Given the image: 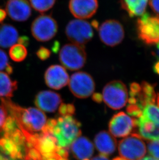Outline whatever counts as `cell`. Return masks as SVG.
<instances>
[{"label":"cell","mask_w":159,"mask_h":160,"mask_svg":"<svg viewBox=\"0 0 159 160\" xmlns=\"http://www.w3.org/2000/svg\"><path fill=\"white\" fill-rule=\"evenodd\" d=\"M2 105L14 118L26 141L44 133L47 126V117L38 108H23L12 102L9 98H1Z\"/></svg>","instance_id":"6da1fadb"},{"label":"cell","mask_w":159,"mask_h":160,"mask_svg":"<svg viewBox=\"0 0 159 160\" xmlns=\"http://www.w3.org/2000/svg\"><path fill=\"white\" fill-rule=\"evenodd\" d=\"M28 145L26 138L16 122L9 115L0 130V150L12 160H22L26 156Z\"/></svg>","instance_id":"7a4b0ae2"},{"label":"cell","mask_w":159,"mask_h":160,"mask_svg":"<svg viewBox=\"0 0 159 160\" xmlns=\"http://www.w3.org/2000/svg\"><path fill=\"white\" fill-rule=\"evenodd\" d=\"M47 128L60 148L68 149L81 135L80 123L70 114L60 115L56 119L49 120Z\"/></svg>","instance_id":"3957f363"},{"label":"cell","mask_w":159,"mask_h":160,"mask_svg":"<svg viewBox=\"0 0 159 160\" xmlns=\"http://www.w3.org/2000/svg\"><path fill=\"white\" fill-rule=\"evenodd\" d=\"M134 119L135 132L142 139H159V100L145 105L141 116Z\"/></svg>","instance_id":"277c9868"},{"label":"cell","mask_w":159,"mask_h":160,"mask_svg":"<svg viewBox=\"0 0 159 160\" xmlns=\"http://www.w3.org/2000/svg\"><path fill=\"white\" fill-rule=\"evenodd\" d=\"M102 100L110 108L118 110L126 106L129 98L127 87L120 80H113L105 85Z\"/></svg>","instance_id":"5b68a950"},{"label":"cell","mask_w":159,"mask_h":160,"mask_svg":"<svg viewBox=\"0 0 159 160\" xmlns=\"http://www.w3.org/2000/svg\"><path fill=\"white\" fill-rule=\"evenodd\" d=\"M87 55L84 46L67 44L62 47L59 53V60L64 68L70 71H77L84 67Z\"/></svg>","instance_id":"8992f818"},{"label":"cell","mask_w":159,"mask_h":160,"mask_svg":"<svg viewBox=\"0 0 159 160\" xmlns=\"http://www.w3.org/2000/svg\"><path fill=\"white\" fill-rule=\"evenodd\" d=\"M118 151L122 158L126 160H140L146 153V147L141 137L132 133L119 142Z\"/></svg>","instance_id":"52a82bcc"},{"label":"cell","mask_w":159,"mask_h":160,"mask_svg":"<svg viewBox=\"0 0 159 160\" xmlns=\"http://www.w3.org/2000/svg\"><path fill=\"white\" fill-rule=\"evenodd\" d=\"M65 33L68 39L74 44L84 46L93 38L92 26L87 21L82 19H74L66 26Z\"/></svg>","instance_id":"ba28073f"},{"label":"cell","mask_w":159,"mask_h":160,"mask_svg":"<svg viewBox=\"0 0 159 160\" xmlns=\"http://www.w3.org/2000/svg\"><path fill=\"white\" fill-rule=\"evenodd\" d=\"M58 25L55 20L50 15H41L33 21L31 33L39 42H45L52 39L57 33Z\"/></svg>","instance_id":"9c48e42d"},{"label":"cell","mask_w":159,"mask_h":160,"mask_svg":"<svg viewBox=\"0 0 159 160\" xmlns=\"http://www.w3.org/2000/svg\"><path fill=\"white\" fill-rule=\"evenodd\" d=\"M138 37L149 45L159 42V17L144 14L137 22Z\"/></svg>","instance_id":"30bf717a"},{"label":"cell","mask_w":159,"mask_h":160,"mask_svg":"<svg viewBox=\"0 0 159 160\" xmlns=\"http://www.w3.org/2000/svg\"><path fill=\"white\" fill-rule=\"evenodd\" d=\"M68 83L71 92L78 98H87L95 91V83L93 78L85 72H78L72 74Z\"/></svg>","instance_id":"8fae6325"},{"label":"cell","mask_w":159,"mask_h":160,"mask_svg":"<svg viewBox=\"0 0 159 160\" xmlns=\"http://www.w3.org/2000/svg\"><path fill=\"white\" fill-rule=\"evenodd\" d=\"M98 30L101 41L106 45L111 47L120 44L125 36L123 27L115 20L104 21L99 27Z\"/></svg>","instance_id":"7c38bea8"},{"label":"cell","mask_w":159,"mask_h":160,"mask_svg":"<svg viewBox=\"0 0 159 160\" xmlns=\"http://www.w3.org/2000/svg\"><path fill=\"white\" fill-rule=\"evenodd\" d=\"M134 118L131 117L124 112L116 113L108 124L110 134L115 138H126L135 130Z\"/></svg>","instance_id":"4fadbf2b"},{"label":"cell","mask_w":159,"mask_h":160,"mask_svg":"<svg viewBox=\"0 0 159 160\" xmlns=\"http://www.w3.org/2000/svg\"><path fill=\"white\" fill-rule=\"evenodd\" d=\"M44 78L46 85L55 90L64 88L69 82V75L65 68L60 65L49 67L46 71Z\"/></svg>","instance_id":"5bb4252c"},{"label":"cell","mask_w":159,"mask_h":160,"mask_svg":"<svg viewBox=\"0 0 159 160\" xmlns=\"http://www.w3.org/2000/svg\"><path fill=\"white\" fill-rule=\"evenodd\" d=\"M97 0H70L69 8L75 18L82 19L93 17L97 11Z\"/></svg>","instance_id":"9a60e30c"},{"label":"cell","mask_w":159,"mask_h":160,"mask_svg":"<svg viewBox=\"0 0 159 160\" xmlns=\"http://www.w3.org/2000/svg\"><path fill=\"white\" fill-rule=\"evenodd\" d=\"M35 104L42 112H55L62 104L60 95L51 91H41L38 92L35 98Z\"/></svg>","instance_id":"2e32d148"},{"label":"cell","mask_w":159,"mask_h":160,"mask_svg":"<svg viewBox=\"0 0 159 160\" xmlns=\"http://www.w3.org/2000/svg\"><path fill=\"white\" fill-rule=\"evenodd\" d=\"M6 13L14 21H26L31 16L32 9L27 0H8Z\"/></svg>","instance_id":"e0dca14e"},{"label":"cell","mask_w":159,"mask_h":160,"mask_svg":"<svg viewBox=\"0 0 159 160\" xmlns=\"http://www.w3.org/2000/svg\"><path fill=\"white\" fill-rule=\"evenodd\" d=\"M74 157L79 160H89L94 152L93 143L84 136H79L70 145Z\"/></svg>","instance_id":"ac0fdd59"},{"label":"cell","mask_w":159,"mask_h":160,"mask_svg":"<svg viewBox=\"0 0 159 160\" xmlns=\"http://www.w3.org/2000/svg\"><path fill=\"white\" fill-rule=\"evenodd\" d=\"M95 147L98 151L107 156L112 154L115 151L117 142L111 134L103 131L98 133L94 139Z\"/></svg>","instance_id":"d6986e66"},{"label":"cell","mask_w":159,"mask_h":160,"mask_svg":"<svg viewBox=\"0 0 159 160\" xmlns=\"http://www.w3.org/2000/svg\"><path fill=\"white\" fill-rule=\"evenodd\" d=\"M19 34L14 26L9 24L0 25V47H12L18 41Z\"/></svg>","instance_id":"ffe728a7"},{"label":"cell","mask_w":159,"mask_h":160,"mask_svg":"<svg viewBox=\"0 0 159 160\" xmlns=\"http://www.w3.org/2000/svg\"><path fill=\"white\" fill-rule=\"evenodd\" d=\"M148 0H120L122 7L130 17L143 15Z\"/></svg>","instance_id":"44dd1931"},{"label":"cell","mask_w":159,"mask_h":160,"mask_svg":"<svg viewBox=\"0 0 159 160\" xmlns=\"http://www.w3.org/2000/svg\"><path fill=\"white\" fill-rule=\"evenodd\" d=\"M18 88V82L12 80L6 72H0V98L12 97Z\"/></svg>","instance_id":"7402d4cb"},{"label":"cell","mask_w":159,"mask_h":160,"mask_svg":"<svg viewBox=\"0 0 159 160\" xmlns=\"http://www.w3.org/2000/svg\"><path fill=\"white\" fill-rule=\"evenodd\" d=\"M9 54L12 60L16 62H20L26 59L27 51L24 46L19 44H15L9 49Z\"/></svg>","instance_id":"603a6c76"},{"label":"cell","mask_w":159,"mask_h":160,"mask_svg":"<svg viewBox=\"0 0 159 160\" xmlns=\"http://www.w3.org/2000/svg\"><path fill=\"white\" fill-rule=\"evenodd\" d=\"M56 0H30L32 8L38 12L44 13L51 9Z\"/></svg>","instance_id":"cb8c5ba5"},{"label":"cell","mask_w":159,"mask_h":160,"mask_svg":"<svg viewBox=\"0 0 159 160\" xmlns=\"http://www.w3.org/2000/svg\"><path fill=\"white\" fill-rule=\"evenodd\" d=\"M22 160H59L54 158H46L34 148L28 147L26 156Z\"/></svg>","instance_id":"d4e9b609"},{"label":"cell","mask_w":159,"mask_h":160,"mask_svg":"<svg viewBox=\"0 0 159 160\" xmlns=\"http://www.w3.org/2000/svg\"><path fill=\"white\" fill-rule=\"evenodd\" d=\"M147 148L149 153L159 160V139L153 140L148 142Z\"/></svg>","instance_id":"484cf974"},{"label":"cell","mask_w":159,"mask_h":160,"mask_svg":"<svg viewBox=\"0 0 159 160\" xmlns=\"http://www.w3.org/2000/svg\"><path fill=\"white\" fill-rule=\"evenodd\" d=\"M36 55L41 60H46L51 56V52L49 49L46 47H41L36 52Z\"/></svg>","instance_id":"4316f807"},{"label":"cell","mask_w":159,"mask_h":160,"mask_svg":"<svg viewBox=\"0 0 159 160\" xmlns=\"http://www.w3.org/2000/svg\"><path fill=\"white\" fill-rule=\"evenodd\" d=\"M9 64L8 58L6 52L4 50L0 49V71L5 70Z\"/></svg>","instance_id":"83f0119b"},{"label":"cell","mask_w":159,"mask_h":160,"mask_svg":"<svg viewBox=\"0 0 159 160\" xmlns=\"http://www.w3.org/2000/svg\"><path fill=\"white\" fill-rule=\"evenodd\" d=\"M8 113L3 105H0V130L4 127L8 117Z\"/></svg>","instance_id":"f1b7e54d"},{"label":"cell","mask_w":159,"mask_h":160,"mask_svg":"<svg viewBox=\"0 0 159 160\" xmlns=\"http://www.w3.org/2000/svg\"><path fill=\"white\" fill-rule=\"evenodd\" d=\"M149 5L152 11L159 16V0H149Z\"/></svg>","instance_id":"f546056e"},{"label":"cell","mask_w":159,"mask_h":160,"mask_svg":"<svg viewBox=\"0 0 159 160\" xmlns=\"http://www.w3.org/2000/svg\"><path fill=\"white\" fill-rule=\"evenodd\" d=\"M18 43L21 44L22 45L24 46L25 47H27L30 44V38L26 36H20L18 38Z\"/></svg>","instance_id":"4dcf8cb0"},{"label":"cell","mask_w":159,"mask_h":160,"mask_svg":"<svg viewBox=\"0 0 159 160\" xmlns=\"http://www.w3.org/2000/svg\"><path fill=\"white\" fill-rule=\"evenodd\" d=\"M60 44L59 42L57 41H55L53 42V45L52 47L53 52H55V53H57V52H59V49H60Z\"/></svg>","instance_id":"1f68e13d"},{"label":"cell","mask_w":159,"mask_h":160,"mask_svg":"<svg viewBox=\"0 0 159 160\" xmlns=\"http://www.w3.org/2000/svg\"><path fill=\"white\" fill-rule=\"evenodd\" d=\"M7 13L4 9L0 8V23H2L6 19Z\"/></svg>","instance_id":"d6a6232c"},{"label":"cell","mask_w":159,"mask_h":160,"mask_svg":"<svg viewBox=\"0 0 159 160\" xmlns=\"http://www.w3.org/2000/svg\"><path fill=\"white\" fill-rule=\"evenodd\" d=\"M93 99L98 103H100L102 101V95L99 93L94 94V95H93Z\"/></svg>","instance_id":"836d02e7"},{"label":"cell","mask_w":159,"mask_h":160,"mask_svg":"<svg viewBox=\"0 0 159 160\" xmlns=\"http://www.w3.org/2000/svg\"><path fill=\"white\" fill-rule=\"evenodd\" d=\"M90 160H110L107 157V156L103 155V154H99L98 156H96L95 157L92 158Z\"/></svg>","instance_id":"e575fe53"},{"label":"cell","mask_w":159,"mask_h":160,"mask_svg":"<svg viewBox=\"0 0 159 160\" xmlns=\"http://www.w3.org/2000/svg\"><path fill=\"white\" fill-rule=\"evenodd\" d=\"M5 71L7 73V74H9V75H11L13 72V68L10 64H9L7 65V67H6V68H5Z\"/></svg>","instance_id":"d590c367"},{"label":"cell","mask_w":159,"mask_h":160,"mask_svg":"<svg viewBox=\"0 0 159 160\" xmlns=\"http://www.w3.org/2000/svg\"><path fill=\"white\" fill-rule=\"evenodd\" d=\"M91 25H92L93 27L95 29H99V22L97 21L96 20H93L91 22Z\"/></svg>","instance_id":"8d00e7d4"},{"label":"cell","mask_w":159,"mask_h":160,"mask_svg":"<svg viewBox=\"0 0 159 160\" xmlns=\"http://www.w3.org/2000/svg\"><path fill=\"white\" fill-rule=\"evenodd\" d=\"M153 70L157 74L159 75V62H157L153 67Z\"/></svg>","instance_id":"74e56055"},{"label":"cell","mask_w":159,"mask_h":160,"mask_svg":"<svg viewBox=\"0 0 159 160\" xmlns=\"http://www.w3.org/2000/svg\"><path fill=\"white\" fill-rule=\"evenodd\" d=\"M0 160H12V159H10L9 158L6 157H5L3 154H1L0 153Z\"/></svg>","instance_id":"f35d334b"},{"label":"cell","mask_w":159,"mask_h":160,"mask_svg":"<svg viewBox=\"0 0 159 160\" xmlns=\"http://www.w3.org/2000/svg\"><path fill=\"white\" fill-rule=\"evenodd\" d=\"M140 160H159L158 159H155V158H152L151 157H146L142 159H140Z\"/></svg>","instance_id":"ab89813d"},{"label":"cell","mask_w":159,"mask_h":160,"mask_svg":"<svg viewBox=\"0 0 159 160\" xmlns=\"http://www.w3.org/2000/svg\"><path fill=\"white\" fill-rule=\"evenodd\" d=\"M157 48H158V54H159V42L158 43V45H157Z\"/></svg>","instance_id":"60d3db41"}]
</instances>
